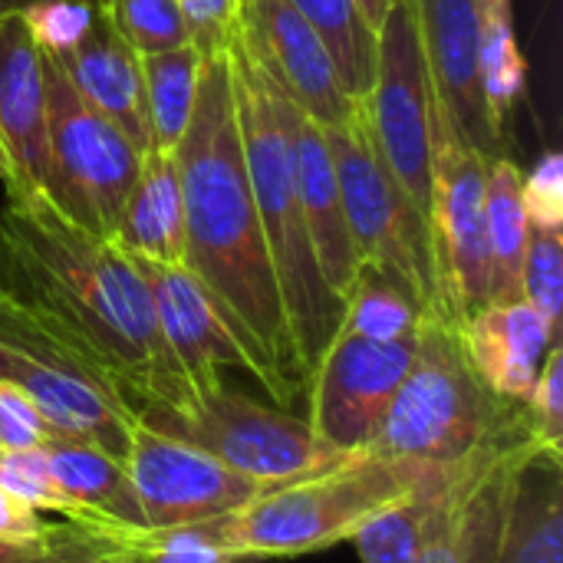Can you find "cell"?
<instances>
[{
	"label": "cell",
	"instance_id": "ba28073f",
	"mask_svg": "<svg viewBox=\"0 0 563 563\" xmlns=\"http://www.w3.org/2000/svg\"><path fill=\"white\" fill-rule=\"evenodd\" d=\"M46 82V201L73 224L109 238L142 165L135 142L99 115L53 56L40 49Z\"/></svg>",
	"mask_w": 563,
	"mask_h": 563
},
{
	"label": "cell",
	"instance_id": "60d3db41",
	"mask_svg": "<svg viewBox=\"0 0 563 563\" xmlns=\"http://www.w3.org/2000/svg\"><path fill=\"white\" fill-rule=\"evenodd\" d=\"M356 7H360L363 20L379 33V26H383L386 13H389V7H393V0H356Z\"/></svg>",
	"mask_w": 563,
	"mask_h": 563
},
{
	"label": "cell",
	"instance_id": "6da1fadb",
	"mask_svg": "<svg viewBox=\"0 0 563 563\" xmlns=\"http://www.w3.org/2000/svg\"><path fill=\"white\" fill-rule=\"evenodd\" d=\"M0 297L106 373L139 416L185 409L139 264L46 198H7L0 208Z\"/></svg>",
	"mask_w": 563,
	"mask_h": 563
},
{
	"label": "cell",
	"instance_id": "f546056e",
	"mask_svg": "<svg viewBox=\"0 0 563 563\" xmlns=\"http://www.w3.org/2000/svg\"><path fill=\"white\" fill-rule=\"evenodd\" d=\"M422 313L426 310L419 297L402 280L376 267H360L346 294L340 327L379 343H393V340H412Z\"/></svg>",
	"mask_w": 563,
	"mask_h": 563
},
{
	"label": "cell",
	"instance_id": "1f68e13d",
	"mask_svg": "<svg viewBox=\"0 0 563 563\" xmlns=\"http://www.w3.org/2000/svg\"><path fill=\"white\" fill-rule=\"evenodd\" d=\"M521 300L531 303L558 333L563 313V231L531 228L525 271H521Z\"/></svg>",
	"mask_w": 563,
	"mask_h": 563
},
{
	"label": "cell",
	"instance_id": "d4e9b609",
	"mask_svg": "<svg viewBox=\"0 0 563 563\" xmlns=\"http://www.w3.org/2000/svg\"><path fill=\"white\" fill-rule=\"evenodd\" d=\"M465 462V459H462ZM462 462L452 465H432L426 478L393 501L389 508L376 511L366 525L356 528L350 544L356 548L363 563H419L422 548L432 534V525L439 518V508L452 488V478Z\"/></svg>",
	"mask_w": 563,
	"mask_h": 563
},
{
	"label": "cell",
	"instance_id": "9a60e30c",
	"mask_svg": "<svg viewBox=\"0 0 563 563\" xmlns=\"http://www.w3.org/2000/svg\"><path fill=\"white\" fill-rule=\"evenodd\" d=\"M152 290L155 320L162 343L181 376L185 386V409L201 402L208 393H214L224 379V369H244L247 360L221 320L218 307L205 294V287L195 280V274L181 264H155L132 257ZM181 409V412H185Z\"/></svg>",
	"mask_w": 563,
	"mask_h": 563
},
{
	"label": "cell",
	"instance_id": "484cf974",
	"mask_svg": "<svg viewBox=\"0 0 563 563\" xmlns=\"http://www.w3.org/2000/svg\"><path fill=\"white\" fill-rule=\"evenodd\" d=\"M521 181L525 172L508 155L488 158L485 165V238H488V261H492L488 303L521 300V271L531 238Z\"/></svg>",
	"mask_w": 563,
	"mask_h": 563
},
{
	"label": "cell",
	"instance_id": "52a82bcc",
	"mask_svg": "<svg viewBox=\"0 0 563 563\" xmlns=\"http://www.w3.org/2000/svg\"><path fill=\"white\" fill-rule=\"evenodd\" d=\"M323 135L333 155L343 218L360 267H376L402 280L419 297L422 310H445L435 280L429 221L386 168L360 102L343 125L323 129Z\"/></svg>",
	"mask_w": 563,
	"mask_h": 563
},
{
	"label": "cell",
	"instance_id": "8d00e7d4",
	"mask_svg": "<svg viewBox=\"0 0 563 563\" xmlns=\"http://www.w3.org/2000/svg\"><path fill=\"white\" fill-rule=\"evenodd\" d=\"M521 198L531 228L563 231V158L558 152H548L531 175H525Z\"/></svg>",
	"mask_w": 563,
	"mask_h": 563
},
{
	"label": "cell",
	"instance_id": "74e56055",
	"mask_svg": "<svg viewBox=\"0 0 563 563\" xmlns=\"http://www.w3.org/2000/svg\"><path fill=\"white\" fill-rule=\"evenodd\" d=\"M53 432L26 393L0 379V445L3 449H36L49 442Z\"/></svg>",
	"mask_w": 563,
	"mask_h": 563
},
{
	"label": "cell",
	"instance_id": "f35d334b",
	"mask_svg": "<svg viewBox=\"0 0 563 563\" xmlns=\"http://www.w3.org/2000/svg\"><path fill=\"white\" fill-rule=\"evenodd\" d=\"M56 525L43 518V511L23 505L20 498H13L10 492L0 488V538L10 541H36L46 538Z\"/></svg>",
	"mask_w": 563,
	"mask_h": 563
},
{
	"label": "cell",
	"instance_id": "2e32d148",
	"mask_svg": "<svg viewBox=\"0 0 563 563\" xmlns=\"http://www.w3.org/2000/svg\"><path fill=\"white\" fill-rule=\"evenodd\" d=\"M412 13L449 125L478 155H505V129L492 119L478 82V0H412Z\"/></svg>",
	"mask_w": 563,
	"mask_h": 563
},
{
	"label": "cell",
	"instance_id": "f6af8a7d",
	"mask_svg": "<svg viewBox=\"0 0 563 563\" xmlns=\"http://www.w3.org/2000/svg\"><path fill=\"white\" fill-rule=\"evenodd\" d=\"M0 452H3V445H0Z\"/></svg>",
	"mask_w": 563,
	"mask_h": 563
},
{
	"label": "cell",
	"instance_id": "603a6c76",
	"mask_svg": "<svg viewBox=\"0 0 563 563\" xmlns=\"http://www.w3.org/2000/svg\"><path fill=\"white\" fill-rule=\"evenodd\" d=\"M112 241L139 261L185 267V198L175 152H145Z\"/></svg>",
	"mask_w": 563,
	"mask_h": 563
},
{
	"label": "cell",
	"instance_id": "5bb4252c",
	"mask_svg": "<svg viewBox=\"0 0 563 563\" xmlns=\"http://www.w3.org/2000/svg\"><path fill=\"white\" fill-rule=\"evenodd\" d=\"M241 36L274 82L320 129H336L353 115L356 99L340 86L327 43L290 0H241Z\"/></svg>",
	"mask_w": 563,
	"mask_h": 563
},
{
	"label": "cell",
	"instance_id": "b9f144b4",
	"mask_svg": "<svg viewBox=\"0 0 563 563\" xmlns=\"http://www.w3.org/2000/svg\"><path fill=\"white\" fill-rule=\"evenodd\" d=\"M40 3H79V7H102L106 0H26V7H40Z\"/></svg>",
	"mask_w": 563,
	"mask_h": 563
},
{
	"label": "cell",
	"instance_id": "ee69618b",
	"mask_svg": "<svg viewBox=\"0 0 563 563\" xmlns=\"http://www.w3.org/2000/svg\"><path fill=\"white\" fill-rule=\"evenodd\" d=\"M115 563H148V561H142V558H135L132 551H125V548H122V554H119V561H115Z\"/></svg>",
	"mask_w": 563,
	"mask_h": 563
},
{
	"label": "cell",
	"instance_id": "3957f363",
	"mask_svg": "<svg viewBox=\"0 0 563 563\" xmlns=\"http://www.w3.org/2000/svg\"><path fill=\"white\" fill-rule=\"evenodd\" d=\"M432 465L350 452L267 485L244 508L172 531L115 534L148 563H244L330 551L356 534L376 511L409 495Z\"/></svg>",
	"mask_w": 563,
	"mask_h": 563
},
{
	"label": "cell",
	"instance_id": "4fadbf2b",
	"mask_svg": "<svg viewBox=\"0 0 563 563\" xmlns=\"http://www.w3.org/2000/svg\"><path fill=\"white\" fill-rule=\"evenodd\" d=\"M122 465L139 498L145 531H172L231 515L267 488L198 445L145 422H139Z\"/></svg>",
	"mask_w": 563,
	"mask_h": 563
},
{
	"label": "cell",
	"instance_id": "d6a6232c",
	"mask_svg": "<svg viewBox=\"0 0 563 563\" xmlns=\"http://www.w3.org/2000/svg\"><path fill=\"white\" fill-rule=\"evenodd\" d=\"M0 488L43 515H59L63 521H73V511L53 482L49 459H46L43 445L0 452Z\"/></svg>",
	"mask_w": 563,
	"mask_h": 563
},
{
	"label": "cell",
	"instance_id": "7c38bea8",
	"mask_svg": "<svg viewBox=\"0 0 563 563\" xmlns=\"http://www.w3.org/2000/svg\"><path fill=\"white\" fill-rule=\"evenodd\" d=\"M416 336L379 343L336 330L307 386V422L333 452H366L412 363Z\"/></svg>",
	"mask_w": 563,
	"mask_h": 563
},
{
	"label": "cell",
	"instance_id": "ac0fdd59",
	"mask_svg": "<svg viewBox=\"0 0 563 563\" xmlns=\"http://www.w3.org/2000/svg\"><path fill=\"white\" fill-rule=\"evenodd\" d=\"M46 82L23 10L0 13V181L10 201L46 198Z\"/></svg>",
	"mask_w": 563,
	"mask_h": 563
},
{
	"label": "cell",
	"instance_id": "e575fe53",
	"mask_svg": "<svg viewBox=\"0 0 563 563\" xmlns=\"http://www.w3.org/2000/svg\"><path fill=\"white\" fill-rule=\"evenodd\" d=\"M201 56L228 53L241 33V0H178Z\"/></svg>",
	"mask_w": 563,
	"mask_h": 563
},
{
	"label": "cell",
	"instance_id": "7bdbcfd3",
	"mask_svg": "<svg viewBox=\"0 0 563 563\" xmlns=\"http://www.w3.org/2000/svg\"><path fill=\"white\" fill-rule=\"evenodd\" d=\"M26 7V0H0V13L3 10H23Z\"/></svg>",
	"mask_w": 563,
	"mask_h": 563
},
{
	"label": "cell",
	"instance_id": "7a4b0ae2",
	"mask_svg": "<svg viewBox=\"0 0 563 563\" xmlns=\"http://www.w3.org/2000/svg\"><path fill=\"white\" fill-rule=\"evenodd\" d=\"M175 162L185 198V267L234 333L247 373L274 406L290 409L307 399V373L244 165L228 53L201 59L191 122L175 145Z\"/></svg>",
	"mask_w": 563,
	"mask_h": 563
},
{
	"label": "cell",
	"instance_id": "7402d4cb",
	"mask_svg": "<svg viewBox=\"0 0 563 563\" xmlns=\"http://www.w3.org/2000/svg\"><path fill=\"white\" fill-rule=\"evenodd\" d=\"M43 452L49 459L53 482L66 498L76 525H92L109 534L145 531L139 498L119 459H112L96 445L69 442V439H49L43 442Z\"/></svg>",
	"mask_w": 563,
	"mask_h": 563
},
{
	"label": "cell",
	"instance_id": "277c9868",
	"mask_svg": "<svg viewBox=\"0 0 563 563\" xmlns=\"http://www.w3.org/2000/svg\"><path fill=\"white\" fill-rule=\"evenodd\" d=\"M228 63H231L238 129H241L254 205H257L264 241H267L274 274L280 284L294 346H297V356L310 386V376L323 350L340 330L343 300L327 287L320 274V261H317V251L310 244V231L300 211L294 152H290L284 112H280V86L251 53L241 33L234 46L228 49Z\"/></svg>",
	"mask_w": 563,
	"mask_h": 563
},
{
	"label": "cell",
	"instance_id": "d590c367",
	"mask_svg": "<svg viewBox=\"0 0 563 563\" xmlns=\"http://www.w3.org/2000/svg\"><path fill=\"white\" fill-rule=\"evenodd\" d=\"M119 554L122 544L115 534L92 525L56 521V531L49 534V544L36 563H115Z\"/></svg>",
	"mask_w": 563,
	"mask_h": 563
},
{
	"label": "cell",
	"instance_id": "8fae6325",
	"mask_svg": "<svg viewBox=\"0 0 563 563\" xmlns=\"http://www.w3.org/2000/svg\"><path fill=\"white\" fill-rule=\"evenodd\" d=\"M485 165L435 102L432 125V205L429 234L439 297L462 323L492 300V261L485 238Z\"/></svg>",
	"mask_w": 563,
	"mask_h": 563
},
{
	"label": "cell",
	"instance_id": "d6986e66",
	"mask_svg": "<svg viewBox=\"0 0 563 563\" xmlns=\"http://www.w3.org/2000/svg\"><path fill=\"white\" fill-rule=\"evenodd\" d=\"M459 340L478 383L492 396L525 406L561 333L531 303L515 300L485 303L468 313L459 323Z\"/></svg>",
	"mask_w": 563,
	"mask_h": 563
},
{
	"label": "cell",
	"instance_id": "ffe728a7",
	"mask_svg": "<svg viewBox=\"0 0 563 563\" xmlns=\"http://www.w3.org/2000/svg\"><path fill=\"white\" fill-rule=\"evenodd\" d=\"M280 112H284L290 152H294L297 198H300V211H303V221L310 231V244L320 261V274H323L327 287L346 303V294L360 271V261L350 244L343 198H340L336 168H333L327 135L310 115H303L294 106V99L284 89H280Z\"/></svg>",
	"mask_w": 563,
	"mask_h": 563
},
{
	"label": "cell",
	"instance_id": "ab89813d",
	"mask_svg": "<svg viewBox=\"0 0 563 563\" xmlns=\"http://www.w3.org/2000/svg\"><path fill=\"white\" fill-rule=\"evenodd\" d=\"M49 534L46 538H36V541H10V538H0V563H36L40 554L46 551V544H49Z\"/></svg>",
	"mask_w": 563,
	"mask_h": 563
},
{
	"label": "cell",
	"instance_id": "9c48e42d",
	"mask_svg": "<svg viewBox=\"0 0 563 563\" xmlns=\"http://www.w3.org/2000/svg\"><path fill=\"white\" fill-rule=\"evenodd\" d=\"M139 419L152 429L198 445L238 475L261 485L307 475L343 455L313 432L307 416H297L284 406L257 402L254 396L228 383H221L185 412L145 409Z\"/></svg>",
	"mask_w": 563,
	"mask_h": 563
},
{
	"label": "cell",
	"instance_id": "8992f818",
	"mask_svg": "<svg viewBox=\"0 0 563 563\" xmlns=\"http://www.w3.org/2000/svg\"><path fill=\"white\" fill-rule=\"evenodd\" d=\"M0 379L30 396L53 439L86 442L125 459L139 429L132 399L86 356L0 297Z\"/></svg>",
	"mask_w": 563,
	"mask_h": 563
},
{
	"label": "cell",
	"instance_id": "83f0119b",
	"mask_svg": "<svg viewBox=\"0 0 563 563\" xmlns=\"http://www.w3.org/2000/svg\"><path fill=\"white\" fill-rule=\"evenodd\" d=\"M478 82L492 119L505 129L528 82L511 0H478Z\"/></svg>",
	"mask_w": 563,
	"mask_h": 563
},
{
	"label": "cell",
	"instance_id": "f1b7e54d",
	"mask_svg": "<svg viewBox=\"0 0 563 563\" xmlns=\"http://www.w3.org/2000/svg\"><path fill=\"white\" fill-rule=\"evenodd\" d=\"M320 33L350 99H363L376 79L379 33L363 20L356 0H290Z\"/></svg>",
	"mask_w": 563,
	"mask_h": 563
},
{
	"label": "cell",
	"instance_id": "cb8c5ba5",
	"mask_svg": "<svg viewBox=\"0 0 563 563\" xmlns=\"http://www.w3.org/2000/svg\"><path fill=\"white\" fill-rule=\"evenodd\" d=\"M498 563H563V452H525L515 472Z\"/></svg>",
	"mask_w": 563,
	"mask_h": 563
},
{
	"label": "cell",
	"instance_id": "5b68a950",
	"mask_svg": "<svg viewBox=\"0 0 563 563\" xmlns=\"http://www.w3.org/2000/svg\"><path fill=\"white\" fill-rule=\"evenodd\" d=\"M525 435L531 439L528 409L492 396L478 383L459 340V320L449 310H426L412 363L366 452L396 462L452 465Z\"/></svg>",
	"mask_w": 563,
	"mask_h": 563
},
{
	"label": "cell",
	"instance_id": "4dcf8cb0",
	"mask_svg": "<svg viewBox=\"0 0 563 563\" xmlns=\"http://www.w3.org/2000/svg\"><path fill=\"white\" fill-rule=\"evenodd\" d=\"M115 33L139 53H165L191 43L178 0H106L102 3Z\"/></svg>",
	"mask_w": 563,
	"mask_h": 563
},
{
	"label": "cell",
	"instance_id": "836d02e7",
	"mask_svg": "<svg viewBox=\"0 0 563 563\" xmlns=\"http://www.w3.org/2000/svg\"><path fill=\"white\" fill-rule=\"evenodd\" d=\"M528 409V426H531V439L541 449H554L563 452V350L561 343L551 346L541 376L525 402Z\"/></svg>",
	"mask_w": 563,
	"mask_h": 563
},
{
	"label": "cell",
	"instance_id": "4316f807",
	"mask_svg": "<svg viewBox=\"0 0 563 563\" xmlns=\"http://www.w3.org/2000/svg\"><path fill=\"white\" fill-rule=\"evenodd\" d=\"M201 59L205 56L195 49V43L139 56L142 82H145L148 135H152L155 152H175V145L181 142V135L191 122L198 79H201Z\"/></svg>",
	"mask_w": 563,
	"mask_h": 563
},
{
	"label": "cell",
	"instance_id": "30bf717a",
	"mask_svg": "<svg viewBox=\"0 0 563 563\" xmlns=\"http://www.w3.org/2000/svg\"><path fill=\"white\" fill-rule=\"evenodd\" d=\"M356 102L386 168L429 221L435 89L419 43L412 0H393L379 26L373 89Z\"/></svg>",
	"mask_w": 563,
	"mask_h": 563
},
{
	"label": "cell",
	"instance_id": "e0dca14e",
	"mask_svg": "<svg viewBox=\"0 0 563 563\" xmlns=\"http://www.w3.org/2000/svg\"><path fill=\"white\" fill-rule=\"evenodd\" d=\"M531 445L528 435L498 442L459 465L419 563H498L515 472Z\"/></svg>",
	"mask_w": 563,
	"mask_h": 563
},
{
	"label": "cell",
	"instance_id": "44dd1931",
	"mask_svg": "<svg viewBox=\"0 0 563 563\" xmlns=\"http://www.w3.org/2000/svg\"><path fill=\"white\" fill-rule=\"evenodd\" d=\"M46 53V49H43ZM69 76L73 89L115 129H122L139 152L152 148L145 82L139 53L115 33L106 10L96 7L82 33L56 53H46Z\"/></svg>",
	"mask_w": 563,
	"mask_h": 563
}]
</instances>
